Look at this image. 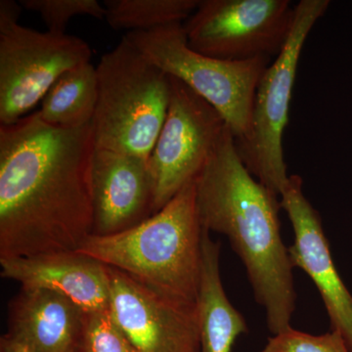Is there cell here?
Instances as JSON below:
<instances>
[{
  "mask_svg": "<svg viewBox=\"0 0 352 352\" xmlns=\"http://www.w3.org/2000/svg\"><path fill=\"white\" fill-rule=\"evenodd\" d=\"M124 38L168 76L208 102L226 120L236 141L249 134L254 95L271 58L230 62L200 54L189 47L182 23L127 32Z\"/></svg>",
  "mask_w": 352,
  "mask_h": 352,
  "instance_id": "5b68a950",
  "label": "cell"
},
{
  "mask_svg": "<svg viewBox=\"0 0 352 352\" xmlns=\"http://www.w3.org/2000/svg\"><path fill=\"white\" fill-rule=\"evenodd\" d=\"M261 352H351L344 337L338 331L311 335L287 329L273 335Z\"/></svg>",
  "mask_w": 352,
  "mask_h": 352,
  "instance_id": "ffe728a7",
  "label": "cell"
},
{
  "mask_svg": "<svg viewBox=\"0 0 352 352\" xmlns=\"http://www.w3.org/2000/svg\"><path fill=\"white\" fill-rule=\"evenodd\" d=\"M294 19L295 7L289 0H200L183 29L192 50L242 62L277 57Z\"/></svg>",
  "mask_w": 352,
  "mask_h": 352,
  "instance_id": "ba28073f",
  "label": "cell"
},
{
  "mask_svg": "<svg viewBox=\"0 0 352 352\" xmlns=\"http://www.w3.org/2000/svg\"><path fill=\"white\" fill-rule=\"evenodd\" d=\"M97 99L96 67L88 62L57 78L43 97L39 116L50 126L78 129L94 120Z\"/></svg>",
  "mask_w": 352,
  "mask_h": 352,
  "instance_id": "2e32d148",
  "label": "cell"
},
{
  "mask_svg": "<svg viewBox=\"0 0 352 352\" xmlns=\"http://www.w3.org/2000/svg\"><path fill=\"white\" fill-rule=\"evenodd\" d=\"M203 235L194 179L144 221L112 235L92 234L76 252L122 271L171 300L197 305Z\"/></svg>",
  "mask_w": 352,
  "mask_h": 352,
  "instance_id": "3957f363",
  "label": "cell"
},
{
  "mask_svg": "<svg viewBox=\"0 0 352 352\" xmlns=\"http://www.w3.org/2000/svg\"><path fill=\"white\" fill-rule=\"evenodd\" d=\"M23 8L41 15L47 31L66 34L67 25L76 16L105 19V7L96 0H20Z\"/></svg>",
  "mask_w": 352,
  "mask_h": 352,
  "instance_id": "ac0fdd59",
  "label": "cell"
},
{
  "mask_svg": "<svg viewBox=\"0 0 352 352\" xmlns=\"http://www.w3.org/2000/svg\"><path fill=\"white\" fill-rule=\"evenodd\" d=\"M21 4L0 1V124L25 117L69 69L88 63L87 41L19 24Z\"/></svg>",
  "mask_w": 352,
  "mask_h": 352,
  "instance_id": "8992f818",
  "label": "cell"
},
{
  "mask_svg": "<svg viewBox=\"0 0 352 352\" xmlns=\"http://www.w3.org/2000/svg\"><path fill=\"white\" fill-rule=\"evenodd\" d=\"M0 266L1 276L22 288L54 292L87 312L110 309L107 266L80 252L0 258Z\"/></svg>",
  "mask_w": 352,
  "mask_h": 352,
  "instance_id": "4fadbf2b",
  "label": "cell"
},
{
  "mask_svg": "<svg viewBox=\"0 0 352 352\" xmlns=\"http://www.w3.org/2000/svg\"><path fill=\"white\" fill-rule=\"evenodd\" d=\"M329 6L328 0H302L296 4L288 41L259 80L249 134L236 141L248 170L279 197L289 177L285 163L283 133L288 124L296 69L308 34Z\"/></svg>",
  "mask_w": 352,
  "mask_h": 352,
  "instance_id": "52a82bcc",
  "label": "cell"
},
{
  "mask_svg": "<svg viewBox=\"0 0 352 352\" xmlns=\"http://www.w3.org/2000/svg\"><path fill=\"white\" fill-rule=\"evenodd\" d=\"M278 197L245 168L228 127L197 176V210L201 227L226 236L242 261L272 335L291 328L296 305L295 267L282 239Z\"/></svg>",
  "mask_w": 352,
  "mask_h": 352,
  "instance_id": "7a4b0ae2",
  "label": "cell"
},
{
  "mask_svg": "<svg viewBox=\"0 0 352 352\" xmlns=\"http://www.w3.org/2000/svg\"><path fill=\"white\" fill-rule=\"evenodd\" d=\"M80 352H139L110 309L89 312Z\"/></svg>",
  "mask_w": 352,
  "mask_h": 352,
  "instance_id": "d6986e66",
  "label": "cell"
},
{
  "mask_svg": "<svg viewBox=\"0 0 352 352\" xmlns=\"http://www.w3.org/2000/svg\"><path fill=\"white\" fill-rule=\"evenodd\" d=\"M1 351L2 352H27L22 347L16 346L8 340H1Z\"/></svg>",
  "mask_w": 352,
  "mask_h": 352,
  "instance_id": "44dd1931",
  "label": "cell"
},
{
  "mask_svg": "<svg viewBox=\"0 0 352 352\" xmlns=\"http://www.w3.org/2000/svg\"><path fill=\"white\" fill-rule=\"evenodd\" d=\"M220 243L204 229L198 310L201 352H232L240 336L249 332L244 316L227 298L219 270Z\"/></svg>",
  "mask_w": 352,
  "mask_h": 352,
  "instance_id": "9a60e30c",
  "label": "cell"
},
{
  "mask_svg": "<svg viewBox=\"0 0 352 352\" xmlns=\"http://www.w3.org/2000/svg\"><path fill=\"white\" fill-rule=\"evenodd\" d=\"M88 314L60 294L22 288L11 303L2 339L27 352H80Z\"/></svg>",
  "mask_w": 352,
  "mask_h": 352,
  "instance_id": "5bb4252c",
  "label": "cell"
},
{
  "mask_svg": "<svg viewBox=\"0 0 352 352\" xmlns=\"http://www.w3.org/2000/svg\"><path fill=\"white\" fill-rule=\"evenodd\" d=\"M94 235H112L154 214V185L149 162L95 149L91 164Z\"/></svg>",
  "mask_w": 352,
  "mask_h": 352,
  "instance_id": "7c38bea8",
  "label": "cell"
},
{
  "mask_svg": "<svg viewBox=\"0 0 352 352\" xmlns=\"http://www.w3.org/2000/svg\"><path fill=\"white\" fill-rule=\"evenodd\" d=\"M107 270L111 314L139 352H201L198 305L176 302Z\"/></svg>",
  "mask_w": 352,
  "mask_h": 352,
  "instance_id": "30bf717a",
  "label": "cell"
},
{
  "mask_svg": "<svg viewBox=\"0 0 352 352\" xmlns=\"http://www.w3.org/2000/svg\"><path fill=\"white\" fill-rule=\"evenodd\" d=\"M170 78V106L149 160L154 214L196 179L228 129L208 102L184 82Z\"/></svg>",
  "mask_w": 352,
  "mask_h": 352,
  "instance_id": "9c48e42d",
  "label": "cell"
},
{
  "mask_svg": "<svg viewBox=\"0 0 352 352\" xmlns=\"http://www.w3.org/2000/svg\"><path fill=\"white\" fill-rule=\"evenodd\" d=\"M280 197L294 230V243L289 248L294 267L300 268L312 280L332 330L344 337L352 352V295L333 263L320 215L303 194L302 177L289 176Z\"/></svg>",
  "mask_w": 352,
  "mask_h": 352,
  "instance_id": "8fae6325",
  "label": "cell"
},
{
  "mask_svg": "<svg viewBox=\"0 0 352 352\" xmlns=\"http://www.w3.org/2000/svg\"><path fill=\"white\" fill-rule=\"evenodd\" d=\"M200 0H106L105 20L116 31L145 32L188 19Z\"/></svg>",
  "mask_w": 352,
  "mask_h": 352,
  "instance_id": "e0dca14e",
  "label": "cell"
},
{
  "mask_svg": "<svg viewBox=\"0 0 352 352\" xmlns=\"http://www.w3.org/2000/svg\"><path fill=\"white\" fill-rule=\"evenodd\" d=\"M92 122L46 124L38 112L0 126V258L76 252L94 234Z\"/></svg>",
  "mask_w": 352,
  "mask_h": 352,
  "instance_id": "6da1fadb",
  "label": "cell"
},
{
  "mask_svg": "<svg viewBox=\"0 0 352 352\" xmlns=\"http://www.w3.org/2000/svg\"><path fill=\"white\" fill-rule=\"evenodd\" d=\"M96 73L95 149L149 162L170 106V76L124 36L102 56Z\"/></svg>",
  "mask_w": 352,
  "mask_h": 352,
  "instance_id": "277c9868",
  "label": "cell"
}]
</instances>
